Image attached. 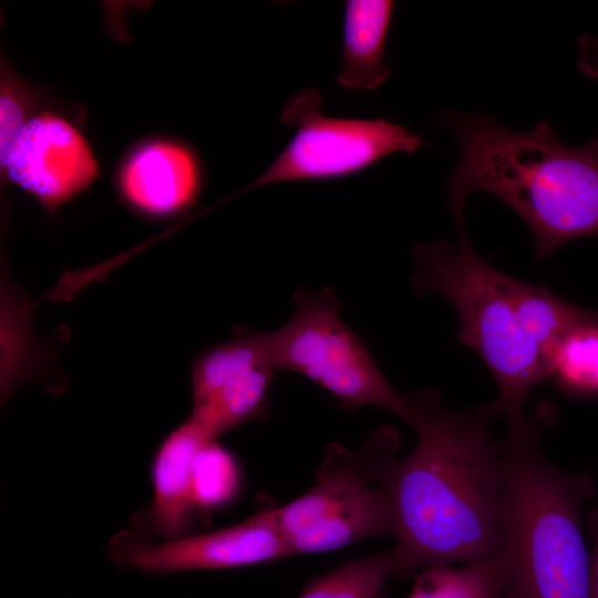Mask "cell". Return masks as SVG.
<instances>
[{
  "instance_id": "5bb4252c",
  "label": "cell",
  "mask_w": 598,
  "mask_h": 598,
  "mask_svg": "<svg viewBox=\"0 0 598 598\" xmlns=\"http://www.w3.org/2000/svg\"><path fill=\"white\" fill-rule=\"evenodd\" d=\"M507 573L499 550L492 558L462 567L425 568L416 576L409 598H501Z\"/></svg>"
},
{
  "instance_id": "9a60e30c",
  "label": "cell",
  "mask_w": 598,
  "mask_h": 598,
  "mask_svg": "<svg viewBox=\"0 0 598 598\" xmlns=\"http://www.w3.org/2000/svg\"><path fill=\"white\" fill-rule=\"evenodd\" d=\"M398 575L393 549L348 561L308 584L298 598H377Z\"/></svg>"
},
{
  "instance_id": "8992f818",
  "label": "cell",
  "mask_w": 598,
  "mask_h": 598,
  "mask_svg": "<svg viewBox=\"0 0 598 598\" xmlns=\"http://www.w3.org/2000/svg\"><path fill=\"white\" fill-rule=\"evenodd\" d=\"M289 321L268 333L276 370L297 372L354 409L375 405L409 424L413 410L383 375L365 342L340 317L331 288L299 290Z\"/></svg>"
},
{
  "instance_id": "e0dca14e",
  "label": "cell",
  "mask_w": 598,
  "mask_h": 598,
  "mask_svg": "<svg viewBox=\"0 0 598 598\" xmlns=\"http://www.w3.org/2000/svg\"><path fill=\"white\" fill-rule=\"evenodd\" d=\"M550 375L573 392L598 391V323L580 326L566 336L554 358Z\"/></svg>"
},
{
  "instance_id": "d6986e66",
  "label": "cell",
  "mask_w": 598,
  "mask_h": 598,
  "mask_svg": "<svg viewBox=\"0 0 598 598\" xmlns=\"http://www.w3.org/2000/svg\"><path fill=\"white\" fill-rule=\"evenodd\" d=\"M580 60L579 69L590 78H598V39L584 34L579 39Z\"/></svg>"
},
{
  "instance_id": "9c48e42d",
  "label": "cell",
  "mask_w": 598,
  "mask_h": 598,
  "mask_svg": "<svg viewBox=\"0 0 598 598\" xmlns=\"http://www.w3.org/2000/svg\"><path fill=\"white\" fill-rule=\"evenodd\" d=\"M109 550L118 566L148 574L228 569L292 556L275 507L223 529L158 543L122 530Z\"/></svg>"
},
{
  "instance_id": "8fae6325",
  "label": "cell",
  "mask_w": 598,
  "mask_h": 598,
  "mask_svg": "<svg viewBox=\"0 0 598 598\" xmlns=\"http://www.w3.org/2000/svg\"><path fill=\"white\" fill-rule=\"evenodd\" d=\"M127 204L151 217H169L193 206L202 175L194 153L179 144L154 141L138 147L120 174Z\"/></svg>"
},
{
  "instance_id": "277c9868",
  "label": "cell",
  "mask_w": 598,
  "mask_h": 598,
  "mask_svg": "<svg viewBox=\"0 0 598 598\" xmlns=\"http://www.w3.org/2000/svg\"><path fill=\"white\" fill-rule=\"evenodd\" d=\"M457 245L444 240L416 244L411 285L417 295L436 293L455 308L458 340L473 349L492 373L496 400L507 424L524 419L530 390L550 377L538 348L526 334L518 305L520 280L499 271L473 248L463 209L451 210Z\"/></svg>"
},
{
  "instance_id": "4fadbf2b",
  "label": "cell",
  "mask_w": 598,
  "mask_h": 598,
  "mask_svg": "<svg viewBox=\"0 0 598 598\" xmlns=\"http://www.w3.org/2000/svg\"><path fill=\"white\" fill-rule=\"evenodd\" d=\"M394 9L389 0H348L344 2L340 86L372 91L390 76L384 61L386 37Z\"/></svg>"
},
{
  "instance_id": "6da1fadb",
  "label": "cell",
  "mask_w": 598,
  "mask_h": 598,
  "mask_svg": "<svg viewBox=\"0 0 598 598\" xmlns=\"http://www.w3.org/2000/svg\"><path fill=\"white\" fill-rule=\"evenodd\" d=\"M406 398L416 444L405 457H393L385 476L398 575L492 558L501 546L504 471L501 443L489 434L501 413L497 401L455 411L430 389Z\"/></svg>"
},
{
  "instance_id": "52a82bcc",
  "label": "cell",
  "mask_w": 598,
  "mask_h": 598,
  "mask_svg": "<svg viewBox=\"0 0 598 598\" xmlns=\"http://www.w3.org/2000/svg\"><path fill=\"white\" fill-rule=\"evenodd\" d=\"M281 122L295 134L246 189L277 183L322 182L357 175L395 153L412 154L423 141L386 118H342L322 113V99L303 90L286 103Z\"/></svg>"
},
{
  "instance_id": "ba28073f",
  "label": "cell",
  "mask_w": 598,
  "mask_h": 598,
  "mask_svg": "<svg viewBox=\"0 0 598 598\" xmlns=\"http://www.w3.org/2000/svg\"><path fill=\"white\" fill-rule=\"evenodd\" d=\"M276 371L268 333L247 329L236 332L193 362L189 419L214 439L262 419Z\"/></svg>"
},
{
  "instance_id": "3957f363",
  "label": "cell",
  "mask_w": 598,
  "mask_h": 598,
  "mask_svg": "<svg viewBox=\"0 0 598 598\" xmlns=\"http://www.w3.org/2000/svg\"><path fill=\"white\" fill-rule=\"evenodd\" d=\"M539 425L526 416L501 442L503 485L497 522L507 563L501 598H590V553L581 513L589 474H569L545 455Z\"/></svg>"
},
{
  "instance_id": "7a4b0ae2",
  "label": "cell",
  "mask_w": 598,
  "mask_h": 598,
  "mask_svg": "<svg viewBox=\"0 0 598 598\" xmlns=\"http://www.w3.org/2000/svg\"><path fill=\"white\" fill-rule=\"evenodd\" d=\"M460 161L447 182L451 209L473 192L489 193L515 210L535 239V258L565 243L598 235V140L564 144L550 123L515 132L492 116L450 120Z\"/></svg>"
},
{
  "instance_id": "7c38bea8",
  "label": "cell",
  "mask_w": 598,
  "mask_h": 598,
  "mask_svg": "<svg viewBox=\"0 0 598 598\" xmlns=\"http://www.w3.org/2000/svg\"><path fill=\"white\" fill-rule=\"evenodd\" d=\"M213 439L189 417L166 436L153 461V501L138 515L140 530L145 528L163 540L186 536L200 514L193 494V462L200 446Z\"/></svg>"
},
{
  "instance_id": "ac0fdd59",
  "label": "cell",
  "mask_w": 598,
  "mask_h": 598,
  "mask_svg": "<svg viewBox=\"0 0 598 598\" xmlns=\"http://www.w3.org/2000/svg\"><path fill=\"white\" fill-rule=\"evenodd\" d=\"M29 107L25 93L2 66L0 94V159L3 161L16 137L27 124Z\"/></svg>"
},
{
  "instance_id": "5b68a950",
  "label": "cell",
  "mask_w": 598,
  "mask_h": 598,
  "mask_svg": "<svg viewBox=\"0 0 598 598\" xmlns=\"http://www.w3.org/2000/svg\"><path fill=\"white\" fill-rule=\"evenodd\" d=\"M398 443L396 431L382 426L357 451L339 443L327 447L315 485L276 508L292 556L336 550L374 536L393 535L394 513L384 477Z\"/></svg>"
},
{
  "instance_id": "ffe728a7",
  "label": "cell",
  "mask_w": 598,
  "mask_h": 598,
  "mask_svg": "<svg viewBox=\"0 0 598 598\" xmlns=\"http://www.w3.org/2000/svg\"><path fill=\"white\" fill-rule=\"evenodd\" d=\"M587 525L592 539L590 553V598H598V508L587 516Z\"/></svg>"
},
{
  "instance_id": "2e32d148",
  "label": "cell",
  "mask_w": 598,
  "mask_h": 598,
  "mask_svg": "<svg viewBox=\"0 0 598 598\" xmlns=\"http://www.w3.org/2000/svg\"><path fill=\"white\" fill-rule=\"evenodd\" d=\"M193 494L200 514L225 506L239 488V470L234 456L217 439L197 451L192 467Z\"/></svg>"
},
{
  "instance_id": "30bf717a",
  "label": "cell",
  "mask_w": 598,
  "mask_h": 598,
  "mask_svg": "<svg viewBox=\"0 0 598 598\" xmlns=\"http://www.w3.org/2000/svg\"><path fill=\"white\" fill-rule=\"evenodd\" d=\"M1 167L9 181L50 213L84 192L99 176L97 162L84 136L52 112L29 118Z\"/></svg>"
}]
</instances>
